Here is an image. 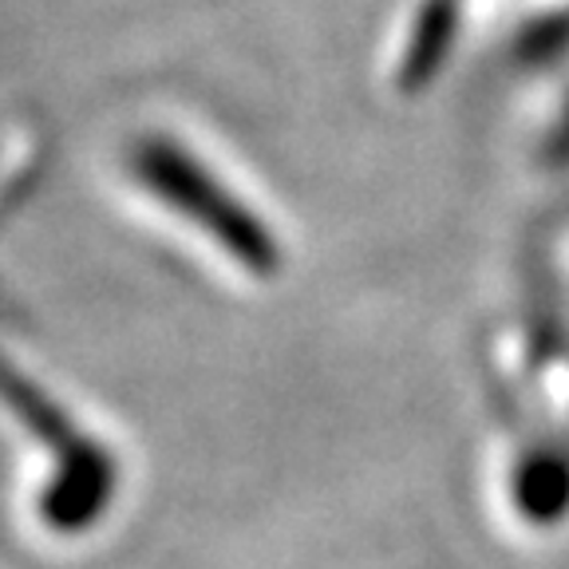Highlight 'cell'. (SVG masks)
Segmentation results:
<instances>
[{
	"instance_id": "cell-4",
	"label": "cell",
	"mask_w": 569,
	"mask_h": 569,
	"mask_svg": "<svg viewBox=\"0 0 569 569\" xmlns=\"http://www.w3.org/2000/svg\"><path fill=\"white\" fill-rule=\"evenodd\" d=\"M566 147H569V131H566Z\"/></svg>"
},
{
	"instance_id": "cell-3",
	"label": "cell",
	"mask_w": 569,
	"mask_h": 569,
	"mask_svg": "<svg viewBox=\"0 0 569 569\" xmlns=\"http://www.w3.org/2000/svg\"><path fill=\"white\" fill-rule=\"evenodd\" d=\"M451 32H455V0H431L427 12L419 17V32L408 48V63H403L408 83L427 80L436 71V63L443 60L447 44H451Z\"/></svg>"
},
{
	"instance_id": "cell-1",
	"label": "cell",
	"mask_w": 569,
	"mask_h": 569,
	"mask_svg": "<svg viewBox=\"0 0 569 569\" xmlns=\"http://www.w3.org/2000/svg\"><path fill=\"white\" fill-rule=\"evenodd\" d=\"M131 174L154 202H162L170 213L187 218V226L218 241L241 269L258 277L277 273L281 253H277L273 233L187 147H178L167 134H147L131 147Z\"/></svg>"
},
{
	"instance_id": "cell-2",
	"label": "cell",
	"mask_w": 569,
	"mask_h": 569,
	"mask_svg": "<svg viewBox=\"0 0 569 569\" xmlns=\"http://www.w3.org/2000/svg\"><path fill=\"white\" fill-rule=\"evenodd\" d=\"M515 507L526 522L553 526L569 515V455L538 447L515 471Z\"/></svg>"
}]
</instances>
